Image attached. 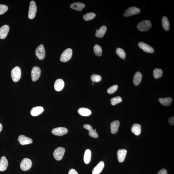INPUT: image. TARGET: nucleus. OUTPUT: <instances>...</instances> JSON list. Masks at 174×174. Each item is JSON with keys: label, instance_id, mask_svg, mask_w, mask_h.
I'll use <instances>...</instances> for the list:
<instances>
[{"label": "nucleus", "instance_id": "nucleus-1", "mask_svg": "<svg viewBox=\"0 0 174 174\" xmlns=\"http://www.w3.org/2000/svg\"><path fill=\"white\" fill-rule=\"evenodd\" d=\"M21 71L20 68L16 66L14 67L11 71V76L14 82H18L21 78Z\"/></svg>", "mask_w": 174, "mask_h": 174}, {"label": "nucleus", "instance_id": "nucleus-2", "mask_svg": "<svg viewBox=\"0 0 174 174\" xmlns=\"http://www.w3.org/2000/svg\"><path fill=\"white\" fill-rule=\"evenodd\" d=\"M151 26L152 23L151 21L146 20L139 23L137 25V28L140 31H146L149 30L151 27Z\"/></svg>", "mask_w": 174, "mask_h": 174}, {"label": "nucleus", "instance_id": "nucleus-3", "mask_svg": "<svg viewBox=\"0 0 174 174\" xmlns=\"http://www.w3.org/2000/svg\"><path fill=\"white\" fill-rule=\"evenodd\" d=\"M37 12V7L36 2L34 1H31L29 7L28 18L30 19L34 18Z\"/></svg>", "mask_w": 174, "mask_h": 174}, {"label": "nucleus", "instance_id": "nucleus-4", "mask_svg": "<svg viewBox=\"0 0 174 174\" xmlns=\"http://www.w3.org/2000/svg\"><path fill=\"white\" fill-rule=\"evenodd\" d=\"M72 55V50L69 48L63 52L60 58V60L62 62H66L71 59Z\"/></svg>", "mask_w": 174, "mask_h": 174}, {"label": "nucleus", "instance_id": "nucleus-5", "mask_svg": "<svg viewBox=\"0 0 174 174\" xmlns=\"http://www.w3.org/2000/svg\"><path fill=\"white\" fill-rule=\"evenodd\" d=\"M35 54L36 56L40 60L44 59L45 52L44 46L43 44L39 45L36 50Z\"/></svg>", "mask_w": 174, "mask_h": 174}, {"label": "nucleus", "instance_id": "nucleus-6", "mask_svg": "<svg viewBox=\"0 0 174 174\" xmlns=\"http://www.w3.org/2000/svg\"><path fill=\"white\" fill-rule=\"evenodd\" d=\"M32 165V162L30 159L25 158L23 159L20 164V167L23 171H28L30 169Z\"/></svg>", "mask_w": 174, "mask_h": 174}, {"label": "nucleus", "instance_id": "nucleus-7", "mask_svg": "<svg viewBox=\"0 0 174 174\" xmlns=\"http://www.w3.org/2000/svg\"><path fill=\"white\" fill-rule=\"evenodd\" d=\"M65 152V150L63 147H58L55 150L53 153V156L57 160L60 161L63 157Z\"/></svg>", "mask_w": 174, "mask_h": 174}, {"label": "nucleus", "instance_id": "nucleus-8", "mask_svg": "<svg viewBox=\"0 0 174 174\" xmlns=\"http://www.w3.org/2000/svg\"><path fill=\"white\" fill-rule=\"evenodd\" d=\"M41 72L40 67L36 66L33 68L31 72V78L33 81L35 82L38 80L40 76Z\"/></svg>", "mask_w": 174, "mask_h": 174}, {"label": "nucleus", "instance_id": "nucleus-9", "mask_svg": "<svg viewBox=\"0 0 174 174\" xmlns=\"http://www.w3.org/2000/svg\"><path fill=\"white\" fill-rule=\"evenodd\" d=\"M140 12V10L139 8L134 7H130L125 11L124 16L125 17H129L138 14Z\"/></svg>", "mask_w": 174, "mask_h": 174}, {"label": "nucleus", "instance_id": "nucleus-10", "mask_svg": "<svg viewBox=\"0 0 174 174\" xmlns=\"http://www.w3.org/2000/svg\"><path fill=\"white\" fill-rule=\"evenodd\" d=\"M68 132V130L66 128L64 127H59L53 129L52 130V133L57 136H62L67 134Z\"/></svg>", "mask_w": 174, "mask_h": 174}, {"label": "nucleus", "instance_id": "nucleus-11", "mask_svg": "<svg viewBox=\"0 0 174 174\" xmlns=\"http://www.w3.org/2000/svg\"><path fill=\"white\" fill-rule=\"evenodd\" d=\"M138 45L139 48L143 50L144 52L152 53L154 52V48L146 43L140 42L138 43Z\"/></svg>", "mask_w": 174, "mask_h": 174}, {"label": "nucleus", "instance_id": "nucleus-12", "mask_svg": "<svg viewBox=\"0 0 174 174\" xmlns=\"http://www.w3.org/2000/svg\"><path fill=\"white\" fill-rule=\"evenodd\" d=\"M18 140L19 143L22 145L30 144L33 142L32 139L23 135H20L18 136Z\"/></svg>", "mask_w": 174, "mask_h": 174}, {"label": "nucleus", "instance_id": "nucleus-13", "mask_svg": "<svg viewBox=\"0 0 174 174\" xmlns=\"http://www.w3.org/2000/svg\"><path fill=\"white\" fill-rule=\"evenodd\" d=\"M9 30V26L5 25L0 28V39L3 40L5 38L8 34Z\"/></svg>", "mask_w": 174, "mask_h": 174}, {"label": "nucleus", "instance_id": "nucleus-14", "mask_svg": "<svg viewBox=\"0 0 174 174\" xmlns=\"http://www.w3.org/2000/svg\"><path fill=\"white\" fill-rule=\"evenodd\" d=\"M127 150L125 149H120L117 153L118 160L120 163H122L125 160L127 154Z\"/></svg>", "mask_w": 174, "mask_h": 174}, {"label": "nucleus", "instance_id": "nucleus-15", "mask_svg": "<svg viewBox=\"0 0 174 174\" xmlns=\"http://www.w3.org/2000/svg\"><path fill=\"white\" fill-rule=\"evenodd\" d=\"M105 163L103 161L100 162L93 169V174H99L102 171L104 167Z\"/></svg>", "mask_w": 174, "mask_h": 174}, {"label": "nucleus", "instance_id": "nucleus-16", "mask_svg": "<svg viewBox=\"0 0 174 174\" xmlns=\"http://www.w3.org/2000/svg\"><path fill=\"white\" fill-rule=\"evenodd\" d=\"M64 82L62 79H57L55 82L54 88L56 91L59 92L62 90L64 88Z\"/></svg>", "mask_w": 174, "mask_h": 174}, {"label": "nucleus", "instance_id": "nucleus-17", "mask_svg": "<svg viewBox=\"0 0 174 174\" xmlns=\"http://www.w3.org/2000/svg\"><path fill=\"white\" fill-rule=\"evenodd\" d=\"M44 110V109L42 106H36L33 107L31 110V115L33 117H36L42 114Z\"/></svg>", "mask_w": 174, "mask_h": 174}, {"label": "nucleus", "instance_id": "nucleus-18", "mask_svg": "<svg viewBox=\"0 0 174 174\" xmlns=\"http://www.w3.org/2000/svg\"><path fill=\"white\" fill-rule=\"evenodd\" d=\"M84 129L88 130L89 136L95 138L98 137V135L97 133L93 129L91 125L88 124H85L84 125Z\"/></svg>", "mask_w": 174, "mask_h": 174}, {"label": "nucleus", "instance_id": "nucleus-19", "mask_svg": "<svg viewBox=\"0 0 174 174\" xmlns=\"http://www.w3.org/2000/svg\"><path fill=\"white\" fill-rule=\"evenodd\" d=\"M8 165V161L5 157L2 156L0 160V171H4L6 170Z\"/></svg>", "mask_w": 174, "mask_h": 174}, {"label": "nucleus", "instance_id": "nucleus-20", "mask_svg": "<svg viewBox=\"0 0 174 174\" xmlns=\"http://www.w3.org/2000/svg\"><path fill=\"white\" fill-rule=\"evenodd\" d=\"M120 122L118 120L113 121L111 123L110 125L111 131L113 134L117 133L119 127Z\"/></svg>", "mask_w": 174, "mask_h": 174}, {"label": "nucleus", "instance_id": "nucleus-21", "mask_svg": "<svg viewBox=\"0 0 174 174\" xmlns=\"http://www.w3.org/2000/svg\"><path fill=\"white\" fill-rule=\"evenodd\" d=\"M85 5L81 2H76L72 3L70 5L71 8L73 9L80 11L82 10L85 7Z\"/></svg>", "mask_w": 174, "mask_h": 174}, {"label": "nucleus", "instance_id": "nucleus-22", "mask_svg": "<svg viewBox=\"0 0 174 174\" xmlns=\"http://www.w3.org/2000/svg\"><path fill=\"white\" fill-rule=\"evenodd\" d=\"M107 28L105 25L101 26L100 30H98L96 31L95 36L96 37L99 38H102L106 33Z\"/></svg>", "mask_w": 174, "mask_h": 174}, {"label": "nucleus", "instance_id": "nucleus-23", "mask_svg": "<svg viewBox=\"0 0 174 174\" xmlns=\"http://www.w3.org/2000/svg\"><path fill=\"white\" fill-rule=\"evenodd\" d=\"M142 74L139 72H137L134 74L133 83L134 85L136 86L139 85L142 80Z\"/></svg>", "mask_w": 174, "mask_h": 174}, {"label": "nucleus", "instance_id": "nucleus-24", "mask_svg": "<svg viewBox=\"0 0 174 174\" xmlns=\"http://www.w3.org/2000/svg\"><path fill=\"white\" fill-rule=\"evenodd\" d=\"M132 132L135 135H139L141 132V125L137 124H134L133 125L131 129Z\"/></svg>", "mask_w": 174, "mask_h": 174}, {"label": "nucleus", "instance_id": "nucleus-25", "mask_svg": "<svg viewBox=\"0 0 174 174\" xmlns=\"http://www.w3.org/2000/svg\"><path fill=\"white\" fill-rule=\"evenodd\" d=\"M159 101L161 105L165 106H168L171 105L173 99L170 98H160Z\"/></svg>", "mask_w": 174, "mask_h": 174}, {"label": "nucleus", "instance_id": "nucleus-26", "mask_svg": "<svg viewBox=\"0 0 174 174\" xmlns=\"http://www.w3.org/2000/svg\"><path fill=\"white\" fill-rule=\"evenodd\" d=\"M78 113L80 115L83 116H88L91 114V111L88 108L81 107L79 109Z\"/></svg>", "mask_w": 174, "mask_h": 174}, {"label": "nucleus", "instance_id": "nucleus-27", "mask_svg": "<svg viewBox=\"0 0 174 174\" xmlns=\"http://www.w3.org/2000/svg\"><path fill=\"white\" fill-rule=\"evenodd\" d=\"M91 152L90 149H87L86 150L84 156V161L86 164H88L91 160Z\"/></svg>", "mask_w": 174, "mask_h": 174}, {"label": "nucleus", "instance_id": "nucleus-28", "mask_svg": "<svg viewBox=\"0 0 174 174\" xmlns=\"http://www.w3.org/2000/svg\"><path fill=\"white\" fill-rule=\"evenodd\" d=\"M162 24L164 30L165 31H168L170 27V24H169L168 19L165 16H163L162 18Z\"/></svg>", "mask_w": 174, "mask_h": 174}, {"label": "nucleus", "instance_id": "nucleus-29", "mask_svg": "<svg viewBox=\"0 0 174 174\" xmlns=\"http://www.w3.org/2000/svg\"><path fill=\"white\" fill-rule=\"evenodd\" d=\"M94 50L95 54L97 56L100 57L102 55V48L100 45H96L94 47Z\"/></svg>", "mask_w": 174, "mask_h": 174}, {"label": "nucleus", "instance_id": "nucleus-30", "mask_svg": "<svg viewBox=\"0 0 174 174\" xmlns=\"http://www.w3.org/2000/svg\"><path fill=\"white\" fill-rule=\"evenodd\" d=\"M163 71L161 69L156 68L153 71V75L154 78L158 79L160 78L163 75Z\"/></svg>", "mask_w": 174, "mask_h": 174}, {"label": "nucleus", "instance_id": "nucleus-31", "mask_svg": "<svg viewBox=\"0 0 174 174\" xmlns=\"http://www.w3.org/2000/svg\"><path fill=\"white\" fill-rule=\"evenodd\" d=\"M96 15L93 13H89L84 14L83 16V18L84 20L88 21L92 20L95 18Z\"/></svg>", "mask_w": 174, "mask_h": 174}, {"label": "nucleus", "instance_id": "nucleus-32", "mask_svg": "<svg viewBox=\"0 0 174 174\" xmlns=\"http://www.w3.org/2000/svg\"><path fill=\"white\" fill-rule=\"evenodd\" d=\"M116 52L121 58L124 59L126 57V54L124 50L120 48H118L116 49Z\"/></svg>", "mask_w": 174, "mask_h": 174}, {"label": "nucleus", "instance_id": "nucleus-33", "mask_svg": "<svg viewBox=\"0 0 174 174\" xmlns=\"http://www.w3.org/2000/svg\"><path fill=\"white\" fill-rule=\"evenodd\" d=\"M122 99L120 96H116L111 99V103L113 105H115L122 102Z\"/></svg>", "mask_w": 174, "mask_h": 174}, {"label": "nucleus", "instance_id": "nucleus-34", "mask_svg": "<svg viewBox=\"0 0 174 174\" xmlns=\"http://www.w3.org/2000/svg\"><path fill=\"white\" fill-rule=\"evenodd\" d=\"M91 80L94 82H99L101 80V76L98 74H94L91 76Z\"/></svg>", "mask_w": 174, "mask_h": 174}, {"label": "nucleus", "instance_id": "nucleus-35", "mask_svg": "<svg viewBox=\"0 0 174 174\" xmlns=\"http://www.w3.org/2000/svg\"><path fill=\"white\" fill-rule=\"evenodd\" d=\"M118 88V86L117 85H113L107 89V92L109 94H113L117 90Z\"/></svg>", "mask_w": 174, "mask_h": 174}, {"label": "nucleus", "instance_id": "nucleus-36", "mask_svg": "<svg viewBox=\"0 0 174 174\" xmlns=\"http://www.w3.org/2000/svg\"><path fill=\"white\" fill-rule=\"evenodd\" d=\"M8 6L4 5H0V15L6 13L8 11Z\"/></svg>", "mask_w": 174, "mask_h": 174}, {"label": "nucleus", "instance_id": "nucleus-37", "mask_svg": "<svg viewBox=\"0 0 174 174\" xmlns=\"http://www.w3.org/2000/svg\"><path fill=\"white\" fill-rule=\"evenodd\" d=\"M168 122L170 125H174V117L169 118L168 120Z\"/></svg>", "mask_w": 174, "mask_h": 174}, {"label": "nucleus", "instance_id": "nucleus-38", "mask_svg": "<svg viewBox=\"0 0 174 174\" xmlns=\"http://www.w3.org/2000/svg\"><path fill=\"white\" fill-rule=\"evenodd\" d=\"M158 174H168V173L165 169H163L160 171Z\"/></svg>", "mask_w": 174, "mask_h": 174}, {"label": "nucleus", "instance_id": "nucleus-39", "mask_svg": "<svg viewBox=\"0 0 174 174\" xmlns=\"http://www.w3.org/2000/svg\"><path fill=\"white\" fill-rule=\"evenodd\" d=\"M68 174H78L75 170L74 169H71L70 170Z\"/></svg>", "mask_w": 174, "mask_h": 174}, {"label": "nucleus", "instance_id": "nucleus-40", "mask_svg": "<svg viewBox=\"0 0 174 174\" xmlns=\"http://www.w3.org/2000/svg\"><path fill=\"white\" fill-rule=\"evenodd\" d=\"M2 128H3V127H2V125L1 124V123H0V132L1 131L2 129Z\"/></svg>", "mask_w": 174, "mask_h": 174}]
</instances>
